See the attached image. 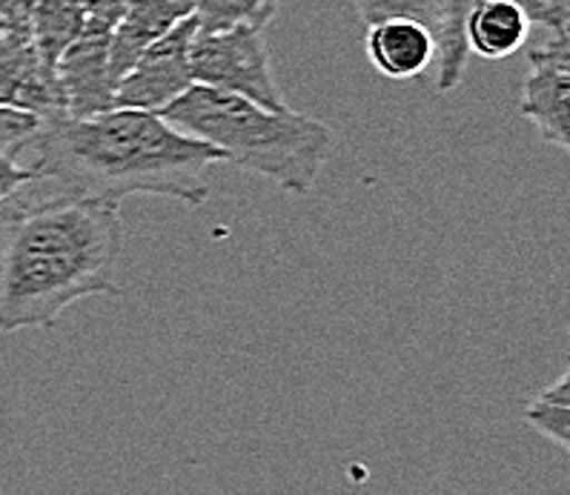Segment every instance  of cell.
Masks as SVG:
<instances>
[{"instance_id":"cell-1","label":"cell","mask_w":570,"mask_h":495,"mask_svg":"<svg viewBox=\"0 0 570 495\" xmlns=\"http://www.w3.org/2000/svg\"><path fill=\"white\" fill-rule=\"evenodd\" d=\"M29 164L38 181L61 195L118 204L129 195H155L202 207L209 198V169L224 161L209 143L178 132L161 115L109 109L92 118H49L32 141Z\"/></svg>"},{"instance_id":"cell-2","label":"cell","mask_w":570,"mask_h":495,"mask_svg":"<svg viewBox=\"0 0 570 495\" xmlns=\"http://www.w3.org/2000/svg\"><path fill=\"white\" fill-rule=\"evenodd\" d=\"M118 204L58 195L18 207L0 235V335L52 329L72 304L121 295Z\"/></svg>"},{"instance_id":"cell-3","label":"cell","mask_w":570,"mask_h":495,"mask_svg":"<svg viewBox=\"0 0 570 495\" xmlns=\"http://www.w3.org/2000/svg\"><path fill=\"white\" fill-rule=\"evenodd\" d=\"M178 132L222 152L224 161L258 175L289 195H309L336 138L327 123L302 112H269L238 95L189 87L161 112Z\"/></svg>"},{"instance_id":"cell-4","label":"cell","mask_w":570,"mask_h":495,"mask_svg":"<svg viewBox=\"0 0 570 495\" xmlns=\"http://www.w3.org/2000/svg\"><path fill=\"white\" fill-rule=\"evenodd\" d=\"M570 0H430L428 29L436 43V89L464 78L470 55L504 61L528 43L537 23L548 34L568 32Z\"/></svg>"},{"instance_id":"cell-5","label":"cell","mask_w":570,"mask_h":495,"mask_svg":"<svg viewBox=\"0 0 570 495\" xmlns=\"http://www.w3.org/2000/svg\"><path fill=\"white\" fill-rule=\"evenodd\" d=\"M189 69L198 87L238 95L269 112H287L282 89L273 75L269 47L258 29L195 32Z\"/></svg>"},{"instance_id":"cell-6","label":"cell","mask_w":570,"mask_h":495,"mask_svg":"<svg viewBox=\"0 0 570 495\" xmlns=\"http://www.w3.org/2000/svg\"><path fill=\"white\" fill-rule=\"evenodd\" d=\"M198 32L195 18H187L169 29L164 38L144 49L138 61L129 67L118 87H115V109H138V112L161 115L169 103H175L195 87L189 69V49Z\"/></svg>"},{"instance_id":"cell-7","label":"cell","mask_w":570,"mask_h":495,"mask_svg":"<svg viewBox=\"0 0 570 495\" xmlns=\"http://www.w3.org/2000/svg\"><path fill=\"white\" fill-rule=\"evenodd\" d=\"M530 72L522 87V115L542 141L568 152L570 147V49L568 32L550 34L530 49Z\"/></svg>"},{"instance_id":"cell-8","label":"cell","mask_w":570,"mask_h":495,"mask_svg":"<svg viewBox=\"0 0 570 495\" xmlns=\"http://www.w3.org/2000/svg\"><path fill=\"white\" fill-rule=\"evenodd\" d=\"M112 32L83 27L78 41L55 63V81L61 89L63 118H92L115 109V81L109 69Z\"/></svg>"},{"instance_id":"cell-9","label":"cell","mask_w":570,"mask_h":495,"mask_svg":"<svg viewBox=\"0 0 570 495\" xmlns=\"http://www.w3.org/2000/svg\"><path fill=\"white\" fill-rule=\"evenodd\" d=\"M0 109H18L38 121L63 115L55 72L43 67L27 32H0Z\"/></svg>"},{"instance_id":"cell-10","label":"cell","mask_w":570,"mask_h":495,"mask_svg":"<svg viewBox=\"0 0 570 495\" xmlns=\"http://www.w3.org/2000/svg\"><path fill=\"white\" fill-rule=\"evenodd\" d=\"M195 3L198 0H135L109 41V69H112L115 87L144 49L153 47L173 27L193 18Z\"/></svg>"},{"instance_id":"cell-11","label":"cell","mask_w":570,"mask_h":495,"mask_svg":"<svg viewBox=\"0 0 570 495\" xmlns=\"http://www.w3.org/2000/svg\"><path fill=\"white\" fill-rule=\"evenodd\" d=\"M367 58L390 81H410L436 61V43L424 23L384 21L367 27Z\"/></svg>"},{"instance_id":"cell-12","label":"cell","mask_w":570,"mask_h":495,"mask_svg":"<svg viewBox=\"0 0 570 495\" xmlns=\"http://www.w3.org/2000/svg\"><path fill=\"white\" fill-rule=\"evenodd\" d=\"M83 27H87V18L78 0H35L29 38L41 55L43 67L55 72L58 58L78 41Z\"/></svg>"},{"instance_id":"cell-13","label":"cell","mask_w":570,"mask_h":495,"mask_svg":"<svg viewBox=\"0 0 570 495\" xmlns=\"http://www.w3.org/2000/svg\"><path fill=\"white\" fill-rule=\"evenodd\" d=\"M278 7H282V0H198L193 18L198 32H222V29L264 32Z\"/></svg>"},{"instance_id":"cell-14","label":"cell","mask_w":570,"mask_h":495,"mask_svg":"<svg viewBox=\"0 0 570 495\" xmlns=\"http://www.w3.org/2000/svg\"><path fill=\"white\" fill-rule=\"evenodd\" d=\"M353 3L367 27L384 21H419L428 27L430 0H353Z\"/></svg>"},{"instance_id":"cell-15","label":"cell","mask_w":570,"mask_h":495,"mask_svg":"<svg viewBox=\"0 0 570 495\" xmlns=\"http://www.w3.org/2000/svg\"><path fill=\"white\" fill-rule=\"evenodd\" d=\"M524 422L559 449L570 447V404H548L533 398L524 409Z\"/></svg>"},{"instance_id":"cell-16","label":"cell","mask_w":570,"mask_h":495,"mask_svg":"<svg viewBox=\"0 0 570 495\" xmlns=\"http://www.w3.org/2000/svg\"><path fill=\"white\" fill-rule=\"evenodd\" d=\"M41 121L35 115L18 112V109H0V155H12L27 149L38 132Z\"/></svg>"},{"instance_id":"cell-17","label":"cell","mask_w":570,"mask_h":495,"mask_svg":"<svg viewBox=\"0 0 570 495\" xmlns=\"http://www.w3.org/2000/svg\"><path fill=\"white\" fill-rule=\"evenodd\" d=\"M78 3H81L89 27L115 32V27L124 21V14L129 12L135 0H78Z\"/></svg>"},{"instance_id":"cell-18","label":"cell","mask_w":570,"mask_h":495,"mask_svg":"<svg viewBox=\"0 0 570 495\" xmlns=\"http://www.w3.org/2000/svg\"><path fill=\"white\" fill-rule=\"evenodd\" d=\"M35 181H38V175L32 169L14 161L12 155H0V204L14 198V195Z\"/></svg>"},{"instance_id":"cell-19","label":"cell","mask_w":570,"mask_h":495,"mask_svg":"<svg viewBox=\"0 0 570 495\" xmlns=\"http://www.w3.org/2000/svg\"><path fill=\"white\" fill-rule=\"evenodd\" d=\"M35 0H0V32H27Z\"/></svg>"}]
</instances>
